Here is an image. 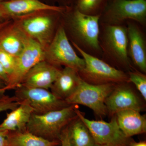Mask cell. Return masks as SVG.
<instances>
[{"instance_id":"d6a6232c","label":"cell","mask_w":146,"mask_h":146,"mask_svg":"<svg viewBox=\"0 0 146 146\" xmlns=\"http://www.w3.org/2000/svg\"><path fill=\"white\" fill-rule=\"evenodd\" d=\"M5 19L3 17L1 13L0 12V22H2V21H5Z\"/></svg>"},{"instance_id":"d6986e66","label":"cell","mask_w":146,"mask_h":146,"mask_svg":"<svg viewBox=\"0 0 146 146\" xmlns=\"http://www.w3.org/2000/svg\"><path fill=\"white\" fill-rule=\"evenodd\" d=\"M20 102L18 107L7 114L6 117L0 124V130L9 132L27 130L34 110L27 102Z\"/></svg>"},{"instance_id":"44dd1931","label":"cell","mask_w":146,"mask_h":146,"mask_svg":"<svg viewBox=\"0 0 146 146\" xmlns=\"http://www.w3.org/2000/svg\"><path fill=\"white\" fill-rule=\"evenodd\" d=\"M71 146H94L96 142L88 127L77 117L68 126Z\"/></svg>"},{"instance_id":"5bb4252c","label":"cell","mask_w":146,"mask_h":146,"mask_svg":"<svg viewBox=\"0 0 146 146\" xmlns=\"http://www.w3.org/2000/svg\"><path fill=\"white\" fill-rule=\"evenodd\" d=\"M128 82L117 84L105 101L108 113L115 115L117 112L127 110L141 111L142 104Z\"/></svg>"},{"instance_id":"4dcf8cb0","label":"cell","mask_w":146,"mask_h":146,"mask_svg":"<svg viewBox=\"0 0 146 146\" xmlns=\"http://www.w3.org/2000/svg\"><path fill=\"white\" fill-rule=\"evenodd\" d=\"M2 86H0V98L5 96L6 91L3 89Z\"/></svg>"},{"instance_id":"4fadbf2b","label":"cell","mask_w":146,"mask_h":146,"mask_svg":"<svg viewBox=\"0 0 146 146\" xmlns=\"http://www.w3.org/2000/svg\"><path fill=\"white\" fill-rule=\"evenodd\" d=\"M65 9L49 5L39 0H10L0 2V12L4 19L20 18L41 11L62 13Z\"/></svg>"},{"instance_id":"7c38bea8","label":"cell","mask_w":146,"mask_h":146,"mask_svg":"<svg viewBox=\"0 0 146 146\" xmlns=\"http://www.w3.org/2000/svg\"><path fill=\"white\" fill-rule=\"evenodd\" d=\"M128 55L132 66L146 74V38L144 27L136 22L127 21Z\"/></svg>"},{"instance_id":"8992f818","label":"cell","mask_w":146,"mask_h":146,"mask_svg":"<svg viewBox=\"0 0 146 146\" xmlns=\"http://www.w3.org/2000/svg\"><path fill=\"white\" fill-rule=\"evenodd\" d=\"M44 55L45 60L58 68L70 67L79 72L85 66L83 58L77 54L70 43L61 22L45 49Z\"/></svg>"},{"instance_id":"2e32d148","label":"cell","mask_w":146,"mask_h":146,"mask_svg":"<svg viewBox=\"0 0 146 146\" xmlns=\"http://www.w3.org/2000/svg\"><path fill=\"white\" fill-rule=\"evenodd\" d=\"M29 39L16 22H11L0 31V48L17 57L25 49Z\"/></svg>"},{"instance_id":"7402d4cb","label":"cell","mask_w":146,"mask_h":146,"mask_svg":"<svg viewBox=\"0 0 146 146\" xmlns=\"http://www.w3.org/2000/svg\"><path fill=\"white\" fill-rule=\"evenodd\" d=\"M104 0H78L76 9L81 13L97 16L102 14L101 7Z\"/></svg>"},{"instance_id":"83f0119b","label":"cell","mask_w":146,"mask_h":146,"mask_svg":"<svg viewBox=\"0 0 146 146\" xmlns=\"http://www.w3.org/2000/svg\"><path fill=\"white\" fill-rule=\"evenodd\" d=\"M0 80L2 81L5 84H7L9 80V76L4 70L3 66L0 63Z\"/></svg>"},{"instance_id":"d4e9b609","label":"cell","mask_w":146,"mask_h":146,"mask_svg":"<svg viewBox=\"0 0 146 146\" xmlns=\"http://www.w3.org/2000/svg\"><path fill=\"white\" fill-rule=\"evenodd\" d=\"M21 104V102L14 96L5 95L0 98V112L7 110H13Z\"/></svg>"},{"instance_id":"7a4b0ae2","label":"cell","mask_w":146,"mask_h":146,"mask_svg":"<svg viewBox=\"0 0 146 146\" xmlns=\"http://www.w3.org/2000/svg\"><path fill=\"white\" fill-rule=\"evenodd\" d=\"M99 41L102 52V59L124 72L132 70L133 67L128 55L126 25L100 24Z\"/></svg>"},{"instance_id":"ba28073f","label":"cell","mask_w":146,"mask_h":146,"mask_svg":"<svg viewBox=\"0 0 146 146\" xmlns=\"http://www.w3.org/2000/svg\"><path fill=\"white\" fill-rule=\"evenodd\" d=\"M19 18L16 22L21 29L44 50L51 42L60 25H58L57 18L45 14L27 16Z\"/></svg>"},{"instance_id":"f546056e","label":"cell","mask_w":146,"mask_h":146,"mask_svg":"<svg viewBox=\"0 0 146 146\" xmlns=\"http://www.w3.org/2000/svg\"><path fill=\"white\" fill-rule=\"evenodd\" d=\"M11 21L9 20H5V21L0 22V31H1L3 28L9 24L10 23Z\"/></svg>"},{"instance_id":"8fae6325","label":"cell","mask_w":146,"mask_h":146,"mask_svg":"<svg viewBox=\"0 0 146 146\" xmlns=\"http://www.w3.org/2000/svg\"><path fill=\"white\" fill-rule=\"evenodd\" d=\"M76 112L78 117L88 127L96 144L128 146L131 142L129 138L126 137L120 129L115 115L110 122H107L89 119L78 108Z\"/></svg>"},{"instance_id":"ffe728a7","label":"cell","mask_w":146,"mask_h":146,"mask_svg":"<svg viewBox=\"0 0 146 146\" xmlns=\"http://www.w3.org/2000/svg\"><path fill=\"white\" fill-rule=\"evenodd\" d=\"M57 141H49L36 136L26 130L9 131L7 146H56Z\"/></svg>"},{"instance_id":"30bf717a","label":"cell","mask_w":146,"mask_h":146,"mask_svg":"<svg viewBox=\"0 0 146 146\" xmlns=\"http://www.w3.org/2000/svg\"><path fill=\"white\" fill-rule=\"evenodd\" d=\"M45 50L38 42L29 37L26 46L16 58V65L8 82L3 87L5 91L20 86L25 76L36 63L44 60Z\"/></svg>"},{"instance_id":"52a82bcc","label":"cell","mask_w":146,"mask_h":146,"mask_svg":"<svg viewBox=\"0 0 146 146\" xmlns=\"http://www.w3.org/2000/svg\"><path fill=\"white\" fill-rule=\"evenodd\" d=\"M115 84L94 85L84 81L80 78L77 88L65 101L70 105L79 104L89 108L100 117L106 116L108 111L105 101Z\"/></svg>"},{"instance_id":"ac0fdd59","label":"cell","mask_w":146,"mask_h":146,"mask_svg":"<svg viewBox=\"0 0 146 146\" xmlns=\"http://www.w3.org/2000/svg\"><path fill=\"white\" fill-rule=\"evenodd\" d=\"M80 77L75 69L64 67L60 70L50 90L61 99H67L77 88Z\"/></svg>"},{"instance_id":"277c9868","label":"cell","mask_w":146,"mask_h":146,"mask_svg":"<svg viewBox=\"0 0 146 146\" xmlns=\"http://www.w3.org/2000/svg\"><path fill=\"white\" fill-rule=\"evenodd\" d=\"M71 43L85 62L84 68L78 72L84 81L94 85L129 82L127 73L113 67L101 58L86 53Z\"/></svg>"},{"instance_id":"6da1fadb","label":"cell","mask_w":146,"mask_h":146,"mask_svg":"<svg viewBox=\"0 0 146 146\" xmlns=\"http://www.w3.org/2000/svg\"><path fill=\"white\" fill-rule=\"evenodd\" d=\"M100 16L86 15L76 9L61 24L71 42L86 53L101 58L99 41Z\"/></svg>"},{"instance_id":"484cf974","label":"cell","mask_w":146,"mask_h":146,"mask_svg":"<svg viewBox=\"0 0 146 146\" xmlns=\"http://www.w3.org/2000/svg\"><path fill=\"white\" fill-rule=\"evenodd\" d=\"M68 126L61 131L59 137L61 146H71L68 136Z\"/></svg>"},{"instance_id":"836d02e7","label":"cell","mask_w":146,"mask_h":146,"mask_svg":"<svg viewBox=\"0 0 146 146\" xmlns=\"http://www.w3.org/2000/svg\"><path fill=\"white\" fill-rule=\"evenodd\" d=\"M5 86V84L1 80H0V86H2L4 87Z\"/></svg>"},{"instance_id":"1f68e13d","label":"cell","mask_w":146,"mask_h":146,"mask_svg":"<svg viewBox=\"0 0 146 146\" xmlns=\"http://www.w3.org/2000/svg\"><path fill=\"white\" fill-rule=\"evenodd\" d=\"M94 146H123L120 145H98L96 144Z\"/></svg>"},{"instance_id":"603a6c76","label":"cell","mask_w":146,"mask_h":146,"mask_svg":"<svg viewBox=\"0 0 146 146\" xmlns=\"http://www.w3.org/2000/svg\"><path fill=\"white\" fill-rule=\"evenodd\" d=\"M129 82L132 83L136 86L145 101L146 100V75L135 69L127 73Z\"/></svg>"},{"instance_id":"9c48e42d","label":"cell","mask_w":146,"mask_h":146,"mask_svg":"<svg viewBox=\"0 0 146 146\" xmlns=\"http://www.w3.org/2000/svg\"><path fill=\"white\" fill-rule=\"evenodd\" d=\"M15 90V96L20 102L25 101L35 114H41L62 109L70 106L49 89L31 88L20 85Z\"/></svg>"},{"instance_id":"cb8c5ba5","label":"cell","mask_w":146,"mask_h":146,"mask_svg":"<svg viewBox=\"0 0 146 146\" xmlns=\"http://www.w3.org/2000/svg\"><path fill=\"white\" fill-rule=\"evenodd\" d=\"M16 58L0 48V63L8 75L9 78L15 68Z\"/></svg>"},{"instance_id":"3957f363","label":"cell","mask_w":146,"mask_h":146,"mask_svg":"<svg viewBox=\"0 0 146 146\" xmlns=\"http://www.w3.org/2000/svg\"><path fill=\"white\" fill-rule=\"evenodd\" d=\"M77 107L76 105H71L44 114L33 113L27 125V130L47 140L56 141L62 130L77 117Z\"/></svg>"},{"instance_id":"f1b7e54d","label":"cell","mask_w":146,"mask_h":146,"mask_svg":"<svg viewBox=\"0 0 146 146\" xmlns=\"http://www.w3.org/2000/svg\"><path fill=\"white\" fill-rule=\"evenodd\" d=\"M128 146H146V143L145 141L140 142H133L131 141Z\"/></svg>"},{"instance_id":"4316f807","label":"cell","mask_w":146,"mask_h":146,"mask_svg":"<svg viewBox=\"0 0 146 146\" xmlns=\"http://www.w3.org/2000/svg\"><path fill=\"white\" fill-rule=\"evenodd\" d=\"M9 131L0 130V146H7Z\"/></svg>"},{"instance_id":"5b68a950","label":"cell","mask_w":146,"mask_h":146,"mask_svg":"<svg viewBox=\"0 0 146 146\" xmlns=\"http://www.w3.org/2000/svg\"><path fill=\"white\" fill-rule=\"evenodd\" d=\"M129 21L145 27L146 0H112L101 15L100 24L120 25Z\"/></svg>"},{"instance_id":"e0dca14e","label":"cell","mask_w":146,"mask_h":146,"mask_svg":"<svg viewBox=\"0 0 146 146\" xmlns=\"http://www.w3.org/2000/svg\"><path fill=\"white\" fill-rule=\"evenodd\" d=\"M115 115L119 127L127 138L145 133L146 117L141 115L140 111L127 110L117 112Z\"/></svg>"},{"instance_id":"9a60e30c","label":"cell","mask_w":146,"mask_h":146,"mask_svg":"<svg viewBox=\"0 0 146 146\" xmlns=\"http://www.w3.org/2000/svg\"><path fill=\"white\" fill-rule=\"evenodd\" d=\"M61 68L43 60L36 63L27 73L21 85L50 89Z\"/></svg>"}]
</instances>
